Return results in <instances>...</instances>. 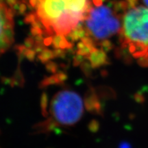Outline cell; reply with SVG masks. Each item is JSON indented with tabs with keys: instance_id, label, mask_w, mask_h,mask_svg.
<instances>
[{
	"instance_id": "6da1fadb",
	"label": "cell",
	"mask_w": 148,
	"mask_h": 148,
	"mask_svg": "<svg viewBox=\"0 0 148 148\" xmlns=\"http://www.w3.org/2000/svg\"><path fill=\"white\" fill-rule=\"evenodd\" d=\"M90 7V0H36V14L49 34L64 38L77 32Z\"/></svg>"
},
{
	"instance_id": "277c9868",
	"label": "cell",
	"mask_w": 148,
	"mask_h": 148,
	"mask_svg": "<svg viewBox=\"0 0 148 148\" xmlns=\"http://www.w3.org/2000/svg\"><path fill=\"white\" fill-rule=\"evenodd\" d=\"M82 102L75 93L63 91L59 93L52 103V113L57 121L63 125L75 123L82 113Z\"/></svg>"
},
{
	"instance_id": "5b68a950",
	"label": "cell",
	"mask_w": 148,
	"mask_h": 148,
	"mask_svg": "<svg viewBox=\"0 0 148 148\" xmlns=\"http://www.w3.org/2000/svg\"><path fill=\"white\" fill-rule=\"evenodd\" d=\"M13 19L11 11L0 1V54L4 52L13 40Z\"/></svg>"
},
{
	"instance_id": "3957f363",
	"label": "cell",
	"mask_w": 148,
	"mask_h": 148,
	"mask_svg": "<svg viewBox=\"0 0 148 148\" xmlns=\"http://www.w3.org/2000/svg\"><path fill=\"white\" fill-rule=\"evenodd\" d=\"M122 47L134 58L148 62V8L141 5L130 7L123 16L120 32Z\"/></svg>"
},
{
	"instance_id": "8992f818",
	"label": "cell",
	"mask_w": 148,
	"mask_h": 148,
	"mask_svg": "<svg viewBox=\"0 0 148 148\" xmlns=\"http://www.w3.org/2000/svg\"><path fill=\"white\" fill-rule=\"evenodd\" d=\"M141 1L143 2V5H145V7L148 8V0H141Z\"/></svg>"
},
{
	"instance_id": "7a4b0ae2",
	"label": "cell",
	"mask_w": 148,
	"mask_h": 148,
	"mask_svg": "<svg viewBox=\"0 0 148 148\" xmlns=\"http://www.w3.org/2000/svg\"><path fill=\"white\" fill-rule=\"evenodd\" d=\"M95 5L90 7L84 20L89 36L97 41H106L120 34L123 16L129 8L126 1L117 3H104L101 0H93Z\"/></svg>"
}]
</instances>
